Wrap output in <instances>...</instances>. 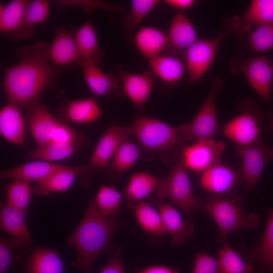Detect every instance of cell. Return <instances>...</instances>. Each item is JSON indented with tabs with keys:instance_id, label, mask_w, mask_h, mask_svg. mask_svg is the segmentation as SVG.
I'll list each match as a JSON object with an SVG mask.
<instances>
[{
	"instance_id": "cell-31",
	"label": "cell",
	"mask_w": 273,
	"mask_h": 273,
	"mask_svg": "<svg viewBox=\"0 0 273 273\" xmlns=\"http://www.w3.org/2000/svg\"><path fill=\"white\" fill-rule=\"evenodd\" d=\"M129 205L137 223L146 234L153 237L167 234L159 211L149 202L143 200L129 203Z\"/></svg>"
},
{
	"instance_id": "cell-21",
	"label": "cell",
	"mask_w": 273,
	"mask_h": 273,
	"mask_svg": "<svg viewBox=\"0 0 273 273\" xmlns=\"http://www.w3.org/2000/svg\"><path fill=\"white\" fill-rule=\"evenodd\" d=\"M99 64L93 62L81 67L85 83L90 92L97 96L119 95L121 85L118 76L102 70Z\"/></svg>"
},
{
	"instance_id": "cell-7",
	"label": "cell",
	"mask_w": 273,
	"mask_h": 273,
	"mask_svg": "<svg viewBox=\"0 0 273 273\" xmlns=\"http://www.w3.org/2000/svg\"><path fill=\"white\" fill-rule=\"evenodd\" d=\"M155 192L157 198L169 199L187 214L201 207V200L194 195L188 170L180 159L172 166L168 175L161 179Z\"/></svg>"
},
{
	"instance_id": "cell-32",
	"label": "cell",
	"mask_w": 273,
	"mask_h": 273,
	"mask_svg": "<svg viewBox=\"0 0 273 273\" xmlns=\"http://www.w3.org/2000/svg\"><path fill=\"white\" fill-rule=\"evenodd\" d=\"M25 269L26 273H63L64 265L56 250L37 247L29 256Z\"/></svg>"
},
{
	"instance_id": "cell-45",
	"label": "cell",
	"mask_w": 273,
	"mask_h": 273,
	"mask_svg": "<svg viewBox=\"0 0 273 273\" xmlns=\"http://www.w3.org/2000/svg\"><path fill=\"white\" fill-rule=\"evenodd\" d=\"M192 273H219L217 259L204 252L197 253Z\"/></svg>"
},
{
	"instance_id": "cell-36",
	"label": "cell",
	"mask_w": 273,
	"mask_h": 273,
	"mask_svg": "<svg viewBox=\"0 0 273 273\" xmlns=\"http://www.w3.org/2000/svg\"><path fill=\"white\" fill-rule=\"evenodd\" d=\"M141 149L134 142L126 139L116 150L108 167L111 177L121 175L128 171L138 161Z\"/></svg>"
},
{
	"instance_id": "cell-47",
	"label": "cell",
	"mask_w": 273,
	"mask_h": 273,
	"mask_svg": "<svg viewBox=\"0 0 273 273\" xmlns=\"http://www.w3.org/2000/svg\"><path fill=\"white\" fill-rule=\"evenodd\" d=\"M163 3L172 8L183 11L192 8L196 4L197 1L195 0H164Z\"/></svg>"
},
{
	"instance_id": "cell-27",
	"label": "cell",
	"mask_w": 273,
	"mask_h": 273,
	"mask_svg": "<svg viewBox=\"0 0 273 273\" xmlns=\"http://www.w3.org/2000/svg\"><path fill=\"white\" fill-rule=\"evenodd\" d=\"M233 20L234 31H249L253 26L273 23V0H253L242 17Z\"/></svg>"
},
{
	"instance_id": "cell-12",
	"label": "cell",
	"mask_w": 273,
	"mask_h": 273,
	"mask_svg": "<svg viewBox=\"0 0 273 273\" xmlns=\"http://www.w3.org/2000/svg\"><path fill=\"white\" fill-rule=\"evenodd\" d=\"M131 125H113L108 127L98 140L86 163L94 172L107 169L120 144L131 135Z\"/></svg>"
},
{
	"instance_id": "cell-6",
	"label": "cell",
	"mask_w": 273,
	"mask_h": 273,
	"mask_svg": "<svg viewBox=\"0 0 273 273\" xmlns=\"http://www.w3.org/2000/svg\"><path fill=\"white\" fill-rule=\"evenodd\" d=\"M223 83L221 79H212L208 94L192 120L179 126L184 144L215 138L218 129L216 97Z\"/></svg>"
},
{
	"instance_id": "cell-48",
	"label": "cell",
	"mask_w": 273,
	"mask_h": 273,
	"mask_svg": "<svg viewBox=\"0 0 273 273\" xmlns=\"http://www.w3.org/2000/svg\"><path fill=\"white\" fill-rule=\"evenodd\" d=\"M136 273H179L174 268L164 264H154L138 271Z\"/></svg>"
},
{
	"instance_id": "cell-19",
	"label": "cell",
	"mask_w": 273,
	"mask_h": 273,
	"mask_svg": "<svg viewBox=\"0 0 273 273\" xmlns=\"http://www.w3.org/2000/svg\"><path fill=\"white\" fill-rule=\"evenodd\" d=\"M92 173L86 163L75 166L72 169L58 172L35 181L32 187L33 192L37 195L42 196L64 192L71 187L77 176L86 177Z\"/></svg>"
},
{
	"instance_id": "cell-49",
	"label": "cell",
	"mask_w": 273,
	"mask_h": 273,
	"mask_svg": "<svg viewBox=\"0 0 273 273\" xmlns=\"http://www.w3.org/2000/svg\"><path fill=\"white\" fill-rule=\"evenodd\" d=\"M263 131H270L273 132V111H269L266 117V121L262 127Z\"/></svg>"
},
{
	"instance_id": "cell-16",
	"label": "cell",
	"mask_w": 273,
	"mask_h": 273,
	"mask_svg": "<svg viewBox=\"0 0 273 273\" xmlns=\"http://www.w3.org/2000/svg\"><path fill=\"white\" fill-rule=\"evenodd\" d=\"M26 109L28 128L36 146L50 143L54 131L62 120L52 114L39 100Z\"/></svg>"
},
{
	"instance_id": "cell-20",
	"label": "cell",
	"mask_w": 273,
	"mask_h": 273,
	"mask_svg": "<svg viewBox=\"0 0 273 273\" xmlns=\"http://www.w3.org/2000/svg\"><path fill=\"white\" fill-rule=\"evenodd\" d=\"M75 166L62 165L41 160L30 161L14 167L2 170L1 179L19 178L36 181L59 171L71 169Z\"/></svg>"
},
{
	"instance_id": "cell-24",
	"label": "cell",
	"mask_w": 273,
	"mask_h": 273,
	"mask_svg": "<svg viewBox=\"0 0 273 273\" xmlns=\"http://www.w3.org/2000/svg\"><path fill=\"white\" fill-rule=\"evenodd\" d=\"M59 111L63 119L78 124L95 122L103 113L100 105L92 97L66 101Z\"/></svg>"
},
{
	"instance_id": "cell-17",
	"label": "cell",
	"mask_w": 273,
	"mask_h": 273,
	"mask_svg": "<svg viewBox=\"0 0 273 273\" xmlns=\"http://www.w3.org/2000/svg\"><path fill=\"white\" fill-rule=\"evenodd\" d=\"M55 28L56 34L50 49L51 62L61 68L78 66L76 31L62 26Z\"/></svg>"
},
{
	"instance_id": "cell-23",
	"label": "cell",
	"mask_w": 273,
	"mask_h": 273,
	"mask_svg": "<svg viewBox=\"0 0 273 273\" xmlns=\"http://www.w3.org/2000/svg\"><path fill=\"white\" fill-rule=\"evenodd\" d=\"M248 257L249 263L256 265V273H273V209L268 210L263 235L249 251Z\"/></svg>"
},
{
	"instance_id": "cell-30",
	"label": "cell",
	"mask_w": 273,
	"mask_h": 273,
	"mask_svg": "<svg viewBox=\"0 0 273 273\" xmlns=\"http://www.w3.org/2000/svg\"><path fill=\"white\" fill-rule=\"evenodd\" d=\"M88 140L72 144H59L50 142L36 146L26 156L27 161L41 160L54 162L67 159L88 145Z\"/></svg>"
},
{
	"instance_id": "cell-15",
	"label": "cell",
	"mask_w": 273,
	"mask_h": 273,
	"mask_svg": "<svg viewBox=\"0 0 273 273\" xmlns=\"http://www.w3.org/2000/svg\"><path fill=\"white\" fill-rule=\"evenodd\" d=\"M118 77L121 85L119 96H125L138 110L144 111L154 86V79L152 72L135 73L119 68Z\"/></svg>"
},
{
	"instance_id": "cell-46",
	"label": "cell",
	"mask_w": 273,
	"mask_h": 273,
	"mask_svg": "<svg viewBox=\"0 0 273 273\" xmlns=\"http://www.w3.org/2000/svg\"><path fill=\"white\" fill-rule=\"evenodd\" d=\"M99 273H126L121 251L112 254Z\"/></svg>"
},
{
	"instance_id": "cell-5",
	"label": "cell",
	"mask_w": 273,
	"mask_h": 273,
	"mask_svg": "<svg viewBox=\"0 0 273 273\" xmlns=\"http://www.w3.org/2000/svg\"><path fill=\"white\" fill-rule=\"evenodd\" d=\"M238 109L239 114L225 124L222 133L236 147H244L262 139L265 115L257 103L250 99L242 100Z\"/></svg>"
},
{
	"instance_id": "cell-10",
	"label": "cell",
	"mask_w": 273,
	"mask_h": 273,
	"mask_svg": "<svg viewBox=\"0 0 273 273\" xmlns=\"http://www.w3.org/2000/svg\"><path fill=\"white\" fill-rule=\"evenodd\" d=\"M238 71L245 77L256 93L270 105L273 87V62L261 55L241 60Z\"/></svg>"
},
{
	"instance_id": "cell-28",
	"label": "cell",
	"mask_w": 273,
	"mask_h": 273,
	"mask_svg": "<svg viewBox=\"0 0 273 273\" xmlns=\"http://www.w3.org/2000/svg\"><path fill=\"white\" fill-rule=\"evenodd\" d=\"M25 214L6 203L1 206V231L11 236L27 248L31 245L32 238L25 222Z\"/></svg>"
},
{
	"instance_id": "cell-18",
	"label": "cell",
	"mask_w": 273,
	"mask_h": 273,
	"mask_svg": "<svg viewBox=\"0 0 273 273\" xmlns=\"http://www.w3.org/2000/svg\"><path fill=\"white\" fill-rule=\"evenodd\" d=\"M167 54L178 57L198 39L196 29L190 19L181 12L176 13L170 22L167 32Z\"/></svg>"
},
{
	"instance_id": "cell-44",
	"label": "cell",
	"mask_w": 273,
	"mask_h": 273,
	"mask_svg": "<svg viewBox=\"0 0 273 273\" xmlns=\"http://www.w3.org/2000/svg\"><path fill=\"white\" fill-rule=\"evenodd\" d=\"M86 140L84 136L61 121L54 131L50 142L67 144Z\"/></svg>"
},
{
	"instance_id": "cell-38",
	"label": "cell",
	"mask_w": 273,
	"mask_h": 273,
	"mask_svg": "<svg viewBox=\"0 0 273 273\" xmlns=\"http://www.w3.org/2000/svg\"><path fill=\"white\" fill-rule=\"evenodd\" d=\"M219 273H255L253 265L244 260L241 254L235 251L225 241L218 253Z\"/></svg>"
},
{
	"instance_id": "cell-8",
	"label": "cell",
	"mask_w": 273,
	"mask_h": 273,
	"mask_svg": "<svg viewBox=\"0 0 273 273\" xmlns=\"http://www.w3.org/2000/svg\"><path fill=\"white\" fill-rule=\"evenodd\" d=\"M234 31L232 20L226 22L213 37L198 39L185 52V64L191 82L200 80L212 64L222 40Z\"/></svg>"
},
{
	"instance_id": "cell-4",
	"label": "cell",
	"mask_w": 273,
	"mask_h": 273,
	"mask_svg": "<svg viewBox=\"0 0 273 273\" xmlns=\"http://www.w3.org/2000/svg\"><path fill=\"white\" fill-rule=\"evenodd\" d=\"M131 135L147 150L166 152L184 144L180 129L155 118L137 114Z\"/></svg>"
},
{
	"instance_id": "cell-26",
	"label": "cell",
	"mask_w": 273,
	"mask_h": 273,
	"mask_svg": "<svg viewBox=\"0 0 273 273\" xmlns=\"http://www.w3.org/2000/svg\"><path fill=\"white\" fill-rule=\"evenodd\" d=\"M134 42L142 56L149 61L166 50L167 32L152 26H143L134 35Z\"/></svg>"
},
{
	"instance_id": "cell-34",
	"label": "cell",
	"mask_w": 273,
	"mask_h": 273,
	"mask_svg": "<svg viewBox=\"0 0 273 273\" xmlns=\"http://www.w3.org/2000/svg\"><path fill=\"white\" fill-rule=\"evenodd\" d=\"M161 179L145 171L138 172L129 177L124 196L129 203L145 200L155 192Z\"/></svg>"
},
{
	"instance_id": "cell-14",
	"label": "cell",
	"mask_w": 273,
	"mask_h": 273,
	"mask_svg": "<svg viewBox=\"0 0 273 273\" xmlns=\"http://www.w3.org/2000/svg\"><path fill=\"white\" fill-rule=\"evenodd\" d=\"M149 202L159 211L172 246H178L191 238L194 232L193 222L183 218L178 211L162 199L150 198Z\"/></svg>"
},
{
	"instance_id": "cell-9",
	"label": "cell",
	"mask_w": 273,
	"mask_h": 273,
	"mask_svg": "<svg viewBox=\"0 0 273 273\" xmlns=\"http://www.w3.org/2000/svg\"><path fill=\"white\" fill-rule=\"evenodd\" d=\"M236 148L241 160V173L248 193L255 188L267 164L273 161V146L261 139L250 145Z\"/></svg>"
},
{
	"instance_id": "cell-22",
	"label": "cell",
	"mask_w": 273,
	"mask_h": 273,
	"mask_svg": "<svg viewBox=\"0 0 273 273\" xmlns=\"http://www.w3.org/2000/svg\"><path fill=\"white\" fill-rule=\"evenodd\" d=\"M78 54V66L93 62L100 64L105 54L100 46L96 29L89 20H87L75 31Z\"/></svg>"
},
{
	"instance_id": "cell-1",
	"label": "cell",
	"mask_w": 273,
	"mask_h": 273,
	"mask_svg": "<svg viewBox=\"0 0 273 273\" xmlns=\"http://www.w3.org/2000/svg\"><path fill=\"white\" fill-rule=\"evenodd\" d=\"M50 49V44L39 41L16 51L18 61L5 70L3 83L9 103L27 109L67 69L51 63Z\"/></svg>"
},
{
	"instance_id": "cell-42",
	"label": "cell",
	"mask_w": 273,
	"mask_h": 273,
	"mask_svg": "<svg viewBox=\"0 0 273 273\" xmlns=\"http://www.w3.org/2000/svg\"><path fill=\"white\" fill-rule=\"evenodd\" d=\"M250 49L256 54L266 52L273 48V23L256 26L248 36Z\"/></svg>"
},
{
	"instance_id": "cell-25",
	"label": "cell",
	"mask_w": 273,
	"mask_h": 273,
	"mask_svg": "<svg viewBox=\"0 0 273 273\" xmlns=\"http://www.w3.org/2000/svg\"><path fill=\"white\" fill-rule=\"evenodd\" d=\"M0 133L4 139L14 145L24 144L26 124L20 108L8 103L1 109Z\"/></svg>"
},
{
	"instance_id": "cell-40",
	"label": "cell",
	"mask_w": 273,
	"mask_h": 273,
	"mask_svg": "<svg viewBox=\"0 0 273 273\" xmlns=\"http://www.w3.org/2000/svg\"><path fill=\"white\" fill-rule=\"evenodd\" d=\"M160 0H132L127 14L122 19L126 28L133 30L160 3Z\"/></svg>"
},
{
	"instance_id": "cell-41",
	"label": "cell",
	"mask_w": 273,
	"mask_h": 273,
	"mask_svg": "<svg viewBox=\"0 0 273 273\" xmlns=\"http://www.w3.org/2000/svg\"><path fill=\"white\" fill-rule=\"evenodd\" d=\"M51 2L62 8L76 7L82 10L86 14H90L98 10L116 13H121L124 11L122 6L103 1L55 0L51 1Z\"/></svg>"
},
{
	"instance_id": "cell-35",
	"label": "cell",
	"mask_w": 273,
	"mask_h": 273,
	"mask_svg": "<svg viewBox=\"0 0 273 273\" xmlns=\"http://www.w3.org/2000/svg\"><path fill=\"white\" fill-rule=\"evenodd\" d=\"M29 1L13 0L0 6V32L12 39L20 29Z\"/></svg>"
},
{
	"instance_id": "cell-33",
	"label": "cell",
	"mask_w": 273,
	"mask_h": 273,
	"mask_svg": "<svg viewBox=\"0 0 273 273\" xmlns=\"http://www.w3.org/2000/svg\"><path fill=\"white\" fill-rule=\"evenodd\" d=\"M51 3L47 0L29 1L22 25L12 39L19 40L31 37L34 33L36 26L47 20Z\"/></svg>"
},
{
	"instance_id": "cell-37",
	"label": "cell",
	"mask_w": 273,
	"mask_h": 273,
	"mask_svg": "<svg viewBox=\"0 0 273 273\" xmlns=\"http://www.w3.org/2000/svg\"><path fill=\"white\" fill-rule=\"evenodd\" d=\"M33 193L30 182L13 179L7 184L6 204L26 214Z\"/></svg>"
},
{
	"instance_id": "cell-2",
	"label": "cell",
	"mask_w": 273,
	"mask_h": 273,
	"mask_svg": "<svg viewBox=\"0 0 273 273\" xmlns=\"http://www.w3.org/2000/svg\"><path fill=\"white\" fill-rule=\"evenodd\" d=\"M117 225V215L102 214L92 199L79 224L67 240L77 254L70 266L82 273H91L96 259L109 248Z\"/></svg>"
},
{
	"instance_id": "cell-3",
	"label": "cell",
	"mask_w": 273,
	"mask_h": 273,
	"mask_svg": "<svg viewBox=\"0 0 273 273\" xmlns=\"http://www.w3.org/2000/svg\"><path fill=\"white\" fill-rule=\"evenodd\" d=\"M204 208L218 228L220 243L226 241L229 234L243 228L253 229L259 222L257 214L245 212L241 196L229 198L210 195L205 201Z\"/></svg>"
},
{
	"instance_id": "cell-39",
	"label": "cell",
	"mask_w": 273,
	"mask_h": 273,
	"mask_svg": "<svg viewBox=\"0 0 273 273\" xmlns=\"http://www.w3.org/2000/svg\"><path fill=\"white\" fill-rule=\"evenodd\" d=\"M123 198V194L114 187L103 185L99 187L93 200L102 214L116 216L121 207Z\"/></svg>"
},
{
	"instance_id": "cell-13",
	"label": "cell",
	"mask_w": 273,
	"mask_h": 273,
	"mask_svg": "<svg viewBox=\"0 0 273 273\" xmlns=\"http://www.w3.org/2000/svg\"><path fill=\"white\" fill-rule=\"evenodd\" d=\"M242 182L244 180L241 171L220 162L202 172L199 179L204 190L222 197L235 191Z\"/></svg>"
},
{
	"instance_id": "cell-29",
	"label": "cell",
	"mask_w": 273,
	"mask_h": 273,
	"mask_svg": "<svg viewBox=\"0 0 273 273\" xmlns=\"http://www.w3.org/2000/svg\"><path fill=\"white\" fill-rule=\"evenodd\" d=\"M148 62L152 73L167 84L179 82L187 72L185 62L175 55L163 54Z\"/></svg>"
},
{
	"instance_id": "cell-11",
	"label": "cell",
	"mask_w": 273,
	"mask_h": 273,
	"mask_svg": "<svg viewBox=\"0 0 273 273\" xmlns=\"http://www.w3.org/2000/svg\"><path fill=\"white\" fill-rule=\"evenodd\" d=\"M225 149V143L215 139L198 140L184 148L180 160L187 170L201 173L220 162Z\"/></svg>"
},
{
	"instance_id": "cell-43",
	"label": "cell",
	"mask_w": 273,
	"mask_h": 273,
	"mask_svg": "<svg viewBox=\"0 0 273 273\" xmlns=\"http://www.w3.org/2000/svg\"><path fill=\"white\" fill-rule=\"evenodd\" d=\"M16 248H25L20 242L14 238L1 237L0 273H9L13 259V251Z\"/></svg>"
}]
</instances>
